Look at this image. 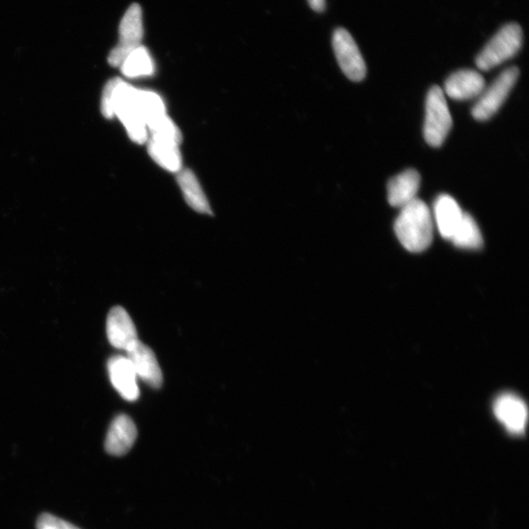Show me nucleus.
Returning <instances> with one entry per match:
<instances>
[{
  "label": "nucleus",
  "instance_id": "f257e3e1",
  "mask_svg": "<svg viewBox=\"0 0 529 529\" xmlns=\"http://www.w3.org/2000/svg\"><path fill=\"white\" fill-rule=\"evenodd\" d=\"M101 111L107 118L118 117L136 144L147 143L149 132L138 108V89L119 78L109 81L102 94Z\"/></svg>",
  "mask_w": 529,
  "mask_h": 529
},
{
  "label": "nucleus",
  "instance_id": "f03ea898",
  "mask_svg": "<svg viewBox=\"0 0 529 529\" xmlns=\"http://www.w3.org/2000/svg\"><path fill=\"white\" fill-rule=\"evenodd\" d=\"M394 229L397 238L408 251L419 253L428 249L433 240L432 215L429 206L415 198L401 208Z\"/></svg>",
  "mask_w": 529,
  "mask_h": 529
},
{
  "label": "nucleus",
  "instance_id": "7ed1b4c3",
  "mask_svg": "<svg viewBox=\"0 0 529 529\" xmlns=\"http://www.w3.org/2000/svg\"><path fill=\"white\" fill-rule=\"evenodd\" d=\"M523 40L521 26L516 23L504 26L478 55V69L489 71L511 59L522 49Z\"/></svg>",
  "mask_w": 529,
  "mask_h": 529
},
{
  "label": "nucleus",
  "instance_id": "20e7f679",
  "mask_svg": "<svg viewBox=\"0 0 529 529\" xmlns=\"http://www.w3.org/2000/svg\"><path fill=\"white\" fill-rule=\"evenodd\" d=\"M453 121L448 104L443 91L432 87L426 101V120L423 125V136L432 147H439L444 144L452 129Z\"/></svg>",
  "mask_w": 529,
  "mask_h": 529
},
{
  "label": "nucleus",
  "instance_id": "39448f33",
  "mask_svg": "<svg viewBox=\"0 0 529 529\" xmlns=\"http://www.w3.org/2000/svg\"><path fill=\"white\" fill-rule=\"evenodd\" d=\"M145 35L143 11L138 4H131L122 16L119 26V43L108 56V62L113 67H121L128 56L143 45Z\"/></svg>",
  "mask_w": 529,
  "mask_h": 529
},
{
  "label": "nucleus",
  "instance_id": "423d86ee",
  "mask_svg": "<svg viewBox=\"0 0 529 529\" xmlns=\"http://www.w3.org/2000/svg\"><path fill=\"white\" fill-rule=\"evenodd\" d=\"M519 77L517 67L509 68L500 74L491 86L480 94L474 108L472 117L478 121H486L493 117L509 97Z\"/></svg>",
  "mask_w": 529,
  "mask_h": 529
},
{
  "label": "nucleus",
  "instance_id": "0eeeda50",
  "mask_svg": "<svg viewBox=\"0 0 529 529\" xmlns=\"http://www.w3.org/2000/svg\"><path fill=\"white\" fill-rule=\"evenodd\" d=\"M333 46L337 62L346 77L353 82L363 81L367 75L366 63L351 33L338 28L333 36Z\"/></svg>",
  "mask_w": 529,
  "mask_h": 529
},
{
  "label": "nucleus",
  "instance_id": "6e6552de",
  "mask_svg": "<svg viewBox=\"0 0 529 529\" xmlns=\"http://www.w3.org/2000/svg\"><path fill=\"white\" fill-rule=\"evenodd\" d=\"M494 414L512 436H523L525 431L528 411L525 403L514 394H503L494 403Z\"/></svg>",
  "mask_w": 529,
  "mask_h": 529
},
{
  "label": "nucleus",
  "instance_id": "1a4fd4ad",
  "mask_svg": "<svg viewBox=\"0 0 529 529\" xmlns=\"http://www.w3.org/2000/svg\"><path fill=\"white\" fill-rule=\"evenodd\" d=\"M127 354L139 379L155 390L162 386L163 375L162 367L159 366L153 349L138 340L127 351Z\"/></svg>",
  "mask_w": 529,
  "mask_h": 529
},
{
  "label": "nucleus",
  "instance_id": "9d476101",
  "mask_svg": "<svg viewBox=\"0 0 529 529\" xmlns=\"http://www.w3.org/2000/svg\"><path fill=\"white\" fill-rule=\"evenodd\" d=\"M110 381L115 390L127 401L138 399V375L128 357L115 356L108 361Z\"/></svg>",
  "mask_w": 529,
  "mask_h": 529
},
{
  "label": "nucleus",
  "instance_id": "9b49d317",
  "mask_svg": "<svg viewBox=\"0 0 529 529\" xmlns=\"http://www.w3.org/2000/svg\"><path fill=\"white\" fill-rule=\"evenodd\" d=\"M107 336L112 346L125 351L138 342L136 326L124 308L117 306L109 312Z\"/></svg>",
  "mask_w": 529,
  "mask_h": 529
},
{
  "label": "nucleus",
  "instance_id": "f8f14e48",
  "mask_svg": "<svg viewBox=\"0 0 529 529\" xmlns=\"http://www.w3.org/2000/svg\"><path fill=\"white\" fill-rule=\"evenodd\" d=\"M138 438L136 424L127 415H120L109 428L106 450L113 456H124L134 446Z\"/></svg>",
  "mask_w": 529,
  "mask_h": 529
},
{
  "label": "nucleus",
  "instance_id": "ddd939ff",
  "mask_svg": "<svg viewBox=\"0 0 529 529\" xmlns=\"http://www.w3.org/2000/svg\"><path fill=\"white\" fill-rule=\"evenodd\" d=\"M486 90V80L474 70H460L452 74L446 82L447 96L455 100L479 98Z\"/></svg>",
  "mask_w": 529,
  "mask_h": 529
},
{
  "label": "nucleus",
  "instance_id": "4468645a",
  "mask_svg": "<svg viewBox=\"0 0 529 529\" xmlns=\"http://www.w3.org/2000/svg\"><path fill=\"white\" fill-rule=\"evenodd\" d=\"M421 186V175L414 169H409L392 178L387 185L389 202L392 207L402 208L415 198Z\"/></svg>",
  "mask_w": 529,
  "mask_h": 529
},
{
  "label": "nucleus",
  "instance_id": "2eb2a0df",
  "mask_svg": "<svg viewBox=\"0 0 529 529\" xmlns=\"http://www.w3.org/2000/svg\"><path fill=\"white\" fill-rule=\"evenodd\" d=\"M464 216L460 205L447 194L438 197L434 203V219L443 239L451 241Z\"/></svg>",
  "mask_w": 529,
  "mask_h": 529
},
{
  "label": "nucleus",
  "instance_id": "dca6fc26",
  "mask_svg": "<svg viewBox=\"0 0 529 529\" xmlns=\"http://www.w3.org/2000/svg\"><path fill=\"white\" fill-rule=\"evenodd\" d=\"M178 174V183L186 203L198 213L211 214L209 202L207 201L200 182L191 170L184 169Z\"/></svg>",
  "mask_w": 529,
  "mask_h": 529
},
{
  "label": "nucleus",
  "instance_id": "f3484780",
  "mask_svg": "<svg viewBox=\"0 0 529 529\" xmlns=\"http://www.w3.org/2000/svg\"><path fill=\"white\" fill-rule=\"evenodd\" d=\"M148 154L160 167L169 172L178 173L183 170V159L178 145L149 138Z\"/></svg>",
  "mask_w": 529,
  "mask_h": 529
},
{
  "label": "nucleus",
  "instance_id": "a211bd4d",
  "mask_svg": "<svg viewBox=\"0 0 529 529\" xmlns=\"http://www.w3.org/2000/svg\"><path fill=\"white\" fill-rule=\"evenodd\" d=\"M121 71L130 79L150 77L155 72V64L146 47L140 45L122 62Z\"/></svg>",
  "mask_w": 529,
  "mask_h": 529
},
{
  "label": "nucleus",
  "instance_id": "6ab92c4d",
  "mask_svg": "<svg viewBox=\"0 0 529 529\" xmlns=\"http://www.w3.org/2000/svg\"><path fill=\"white\" fill-rule=\"evenodd\" d=\"M451 241L459 249L477 250L483 248V234H481L476 220L469 213H464L462 216Z\"/></svg>",
  "mask_w": 529,
  "mask_h": 529
},
{
  "label": "nucleus",
  "instance_id": "aec40b11",
  "mask_svg": "<svg viewBox=\"0 0 529 529\" xmlns=\"http://www.w3.org/2000/svg\"><path fill=\"white\" fill-rule=\"evenodd\" d=\"M138 104L147 129L154 122L167 115L165 103L155 92L138 90Z\"/></svg>",
  "mask_w": 529,
  "mask_h": 529
},
{
  "label": "nucleus",
  "instance_id": "412c9836",
  "mask_svg": "<svg viewBox=\"0 0 529 529\" xmlns=\"http://www.w3.org/2000/svg\"><path fill=\"white\" fill-rule=\"evenodd\" d=\"M149 138L159 140L168 141L178 145L182 141L181 130H178L175 122L167 115L154 122L148 126Z\"/></svg>",
  "mask_w": 529,
  "mask_h": 529
},
{
  "label": "nucleus",
  "instance_id": "4be33fe9",
  "mask_svg": "<svg viewBox=\"0 0 529 529\" xmlns=\"http://www.w3.org/2000/svg\"><path fill=\"white\" fill-rule=\"evenodd\" d=\"M36 527L37 529H42L43 527H51L53 529H80L68 522L63 521V519L58 517L46 513L37 518Z\"/></svg>",
  "mask_w": 529,
  "mask_h": 529
},
{
  "label": "nucleus",
  "instance_id": "5701e85b",
  "mask_svg": "<svg viewBox=\"0 0 529 529\" xmlns=\"http://www.w3.org/2000/svg\"><path fill=\"white\" fill-rule=\"evenodd\" d=\"M309 5L316 12H323L326 8V0H307Z\"/></svg>",
  "mask_w": 529,
  "mask_h": 529
},
{
  "label": "nucleus",
  "instance_id": "b1692460",
  "mask_svg": "<svg viewBox=\"0 0 529 529\" xmlns=\"http://www.w3.org/2000/svg\"><path fill=\"white\" fill-rule=\"evenodd\" d=\"M42 529H53V528H51V527H43Z\"/></svg>",
  "mask_w": 529,
  "mask_h": 529
}]
</instances>
